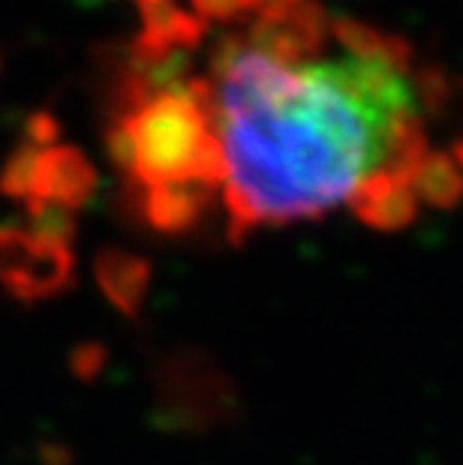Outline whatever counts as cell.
Returning a JSON list of instances; mask_svg holds the SVG:
<instances>
[{
    "mask_svg": "<svg viewBox=\"0 0 463 465\" xmlns=\"http://www.w3.org/2000/svg\"><path fill=\"white\" fill-rule=\"evenodd\" d=\"M446 91L400 39L317 0L147 18L112 151L145 220L226 234L352 213L400 229L463 195Z\"/></svg>",
    "mask_w": 463,
    "mask_h": 465,
    "instance_id": "cell-1",
    "label": "cell"
},
{
    "mask_svg": "<svg viewBox=\"0 0 463 465\" xmlns=\"http://www.w3.org/2000/svg\"><path fill=\"white\" fill-rule=\"evenodd\" d=\"M133 4L142 9V18H154V15L166 13L169 6H175L178 0H133Z\"/></svg>",
    "mask_w": 463,
    "mask_h": 465,
    "instance_id": "cell-2",
    "label": "cell"
}]
</instances>
